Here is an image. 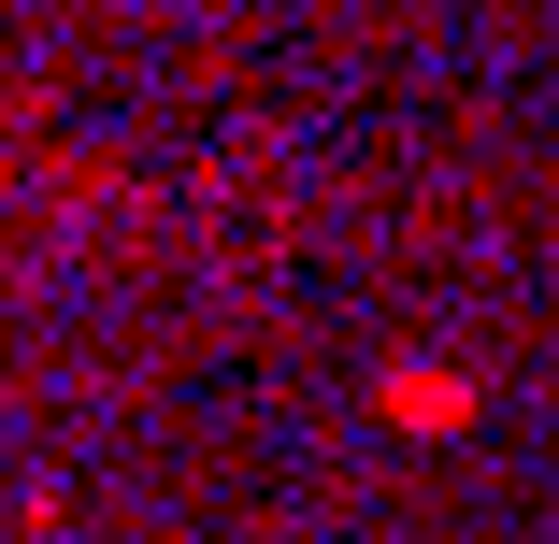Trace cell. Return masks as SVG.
<instances>
[{
    "label": "cell",
    "instance_id": "6da1fadb",
    "mask_svg": "<svg viewBox=\"0 0 559 544\" xmlns=\"http://www.w3.org/2000/svg\"><path fill=\"white\" fill-rule=\"evenodd\" d=\"M460 401H474L460 373H402V387H388V415H402V430H460Z\"/></svg>",
    "mask_w": 559,
    "mask_h": 544
}]
</instances>
